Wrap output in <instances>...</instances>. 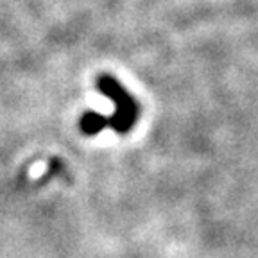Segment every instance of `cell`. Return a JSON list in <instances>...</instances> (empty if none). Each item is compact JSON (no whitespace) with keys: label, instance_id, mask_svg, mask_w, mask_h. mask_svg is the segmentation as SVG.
Instances as JSON below:
<instances>
[{"label":"cell","instance_id":"7a4b0ae2","mask_svg":"<svg viewBox=\"0 0 258 258\" xmlns=\"http://www.w3.org/2000/svg\"><path fill=\"white\" fill-rule=\"evenodd\" d=\"M106 125H108V118H104L102 115H99L95 111H88L81 117V131L88 135V137L101 133Z\"/></svg>","mask_w":258,"mask_h":258},{"label":"cell","instance_id":"6da1fadb","mask_svg":"<svg viewBox=\"0 0 258 258\" xmlns=\"http://www.w3.org/2000/svg\"><path fill=\"white\" fill-rule=\"evenodd\" d=\"M97 88H99V92L108 95L111 99L113 106H115V113L108 120V124L113 127V131H117L120 135L129 133L138 118V106L135 102V99L111 76L99 77L97 79Z\"/></svg>","mask_w":258,"mask_h":258}]
</instances>
